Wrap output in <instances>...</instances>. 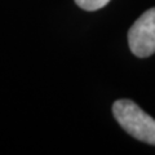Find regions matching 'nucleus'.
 Masks as SVG:
<instances>
[{
	"label": "nucleus",
	"instance_id": "f257e3e1",
	"mask_svg": "<svg viewBox=\"0 0 155 155\" xmlns=\"http://www.w3.org/2000/svg\"><path fill=\"white\" fill-rule=\"evenodd\" d=\"M113 114L122 128L136 140L155 145V119L130 100H118L113 105Z\"/></svg>",
	"mask_w": 155,
	"mask_h": 155
},
{
	"label": "nucleus",
	"instance_id": "f03ea898",
	"mask_svg": "<svg viewBox=\"0 0 155 155\" xmlns=\"http://www.w3.org/2000/svg\"><path fill=\"white\" fill-rule=\"evenodd\" d=\"M128 44L137 57H149L155 53V8L145 12L128 31Z\"/></svg>",
	"mask_w": 155,
	"mask_h": 155
},
{
	"label": "nucleus",
	"instance_id": "7ed1b4c3",
	"mask_svg": "<svg viewBox=\"0 0 155 155\" xmlns=\"http://www.w3.org/2000/svg\"><path fill=\"white\" fill-rule=\"evenodd\" d=\"M110 0H75V3L84 11H97L104 8Z\"/></svg>",
	"mask_w": 155,
	"mask_h": 155
}]
</instances>
